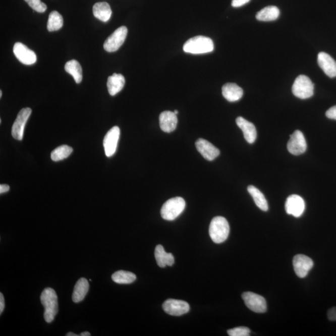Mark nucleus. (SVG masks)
<instances>
[{
	"instance_id": "c85d7f7f",
	"label": "nucleus",
	"mask_w": 336,
	"mask_h": 336,
	"mask_svg": "<svg viewBox=\"0 0 336 336\" xmlns=\"http://www.w3.org/2000/svg\"><path fill=\"white\" fill-rule=\"evenodd\" d=\"M73 149L71 146L62 145L54 149L50 154V157H51L52 161H60L68 158L73 153Z\"/></svg>"
},
{
	"instance_id": "ddd939ff",
	"label": "nucleus",
	"mask_w": 336,
	"mask_h": 336,
	"mask_svg": "<svg viewBox=\"0 0 336 336\" xmlns=\"http://www.w3.org/2000/svg\"><path fill=\"white\" fill-rule=\"evenodd\" d=\"M162 308L170 315L180 316L188 313L190 307L185 301L169 299L163 303Z\"/></svg>"
},
{
	"instance_id": "6e6552de",
	"label": "nucleus",
	"mask_w": 336,
	"mask_h": 336,
	"mask_svg": "<svg viewBox=\"0 0 336 336\" xmlns=\"http://www.w3.org/2000/svg\"><path fill=\"white\" fill-rule=\"evenodd\" d=\"M287 149L291 154L298 156L305 153L307 149V143L305 136L300 130H296L290 135L287 144Z\"/></svg>"
},
{
	"instance_id": "f03ea898",
	"label": "nucleus",
	"mask_w": 336,
	"mask_h": 336,
	"mask_svg": "<svg viewBox=\"0 0 336 336\" xmlns=\"http://www.w3.org/2000/svg\"><path fill=\"white\" fill-rule=\"evenodd\" d=\"M42 305L44 308V317L47 323H50L58 312V296L54 290L47 288L41 295Z\"/></svg>"
},
{
	"instance_id": "9b49d317",
	"label": "nucleus",
	"mask_w": 336,
	"mask_h": 336,
	"mask_svg": "<svg viewBox=\"0 0 336 336\" xmlns=\"http://www.w3.org/2000/svg\"><path fill=\"white\" fill-rule=\"evenodd\" d=\"M120 134H121V130H120L119 127L117 126L111 128L106 133L103 140V147L106 156L111 157L116 153Z\"/></svg>"
},
{
	"instance_id": "c9c22d12",
	"label": "nucleus",
	"mask_w": 336,
	"mask_h": 336,
	"mask_svg": "<svg viewBox=\"0 0 336 336\" xmlns=\"http://www.w3.org/2000/svg\"><path fill=\"white\" fill-rule=\"evenodd\" d=\"M10 186L7 185H0V194L7 193L10 191Z\"/></svg>"
},
{
	"instance_id": "e433bc0d",
	"label": "nucleus",
	"mask_w": 336,
	"mask_h": 336,
	"mask_svg": "<svg viewBox=\"0 0 336 336\" xmlns=\"http://www.w3.org/2000/svg\"><path fill=\"white\" fill-rule=\"evenodd\" d=\"M80 335H81V336H90V335H91V334H90V332L86 331V332H82L81 334H80Z\"/></svg>"
},
{
	"instance_id": "cd10ccee",
	"label": "nucleus",
	"mask_w": 336,
	"mask_h": 336,
	"mask_svg": "<svg viewBox=\"0 0 336 336\" xmlns=\"http://www.w3.org/2000/svg\"><path fill=\"white\" fill-rule=\"evenodd\" d=\"M63 22L62 15L56 11H53L50 13L49 19H48L47 30L50 32L60 30L63 26Z\"/></svg>"
},
{
	"instance_id": "2f4dec72",
	"label": "nucleus",
	"mask_w": 336,
	"mask_h": 336,
	"mask_svg": "<svg viewBox=\"0 0 336 336\" xmlns=\"http://www.w3.org/2000/svg\"><path fill=\"white\" fill-rule=\"evenodd\" d=\"M326 116L328 119L336 120V105L330 108L326 111Z\"/></svg>"
},
{
	"instance_id": "20e7f679",
	"label": "nucleus",
	"mask_w": 336,
	"mask_h": 336,
	"mask_svg": "<svg viewBox=\"0 0 336 336\" xmlns=\"http://www.w3.org/2000/svg\"><path fill=\"white\" fill-rule=\"evenodd\" d=\"M186 207L185 199L181 197H176L165 202L161 209V215L162 218L166 220L176 219Z\"/></svg>"
},
{
	"instance_id": "6ab92c4d",
	"label": "nucleus",
	"mask_w": 336,
	"mask_h": 336,
	"mask_svg": "<svg viewBox=\"0 0 336 336\" xmlns=\"http://www.w3.org/2000/svg\"><path fill=\"white\" fill-rule=\"evenodd\" d=\"M222 92L223 97L231 102H237L241 99L244 95V91L242 88L234 83H228L224 85Z\"/></svg>"
},
{
	"instance_id": "393cba45",
	"label": "nucleus",
	"mask_w": 336,
	"mask_h": 336,
	"mask_svg": "<svg viewBox=\"0 0 336 336\" xmlns=\"http://www.w3.org/2000/svg\"><path fill=\"white\" fill-rule=\"evenodd\" d=\"M279 16V10L276 7L269 6L264 8L256 15L257 20L260 21L276 20Z\"/></svg>"
},
{
	"instance_id": "1a4fd4ad",
	"label": "nucleus",
	"mask_w": 336,
	"mask_h": 336,
	"mask_svg": "<svg viewBox=\"0 0 336 336\" xmlns=\"http://www.w3.org/2000/svg\"><path fill=\"white\" fill-rule=\"evenodd\" d=\"M30 108L21 109L18 114L17 119L12 127V134L16 140H22L26 122L28 121L31 114Z\"/></svg>"
},
{
	"instance_id": "dca6fc26",
	"label": "nucleus",
	"mask_w": 336,
	"mask_h": 336,
	"mask_svg": "<svg viewBox=\"0 0 336 336\" xmlns=\"http://www.w3.org/2000/svg\"><path fill=\"white\" fill-rule=\"evenodd\" d=\"M317 63L324 73L330 78L336 77V61L331 56L324 52L317 55Z\"/></svg>"
},
{
	"instance_id": "f3484780",
	"label": "nucleus",
	"mask_w": 336,
	"mask_h": 336,
	"mask_svg": "<svg viewBox=\"0 0 336 336\" xmlns=\"http://www.w3.org/2000/svg\"><path fill=\"white\" fill-rule=\"evenodd\" d=\"M236 124L244 133L245 140L250 144L254 143L257 137V130L255 125L242 117H237Z\"/></svg>"
},
{
	"instance_id": "f704fd0d",
	"label": "nucleus",
	"mask_w": 336,
	"mask_h": 336,
	"mask_svg": "<svg viewBox=\"0 0 336 336\" xmlns=\"http://www.w3.org/2000/svg\"><path fill=\"white\" fill-rule=\"evenodd\" d=\"M5 306V298L2 293H0V313H2L4 311Z\"/></svg>"
},
{
	"instance_id": "58836bf2",
	"label": "nucleus",
	"mask_w": 336,
	"mask_h": 336,
	"mask_svg": "<svg viewBox=\"0 0 336 336\" xmlns=\"http://www.w3.org/2000/svg\"><path fill=\"white\" fill-rule=\"evenodd\" d=\"M174 113H175L176 115H178V111L177 110H176L174 111Z\"/></svg>"
},
{
	"instance_id": "a878e982",
	"label": "nucleus",
	"mask_w": 336,
	"mask_h": 336,
	"mask_svg": "<svg viewBox=\"0 0 336 336\" xmlns=\"http://www.w3.org/2000/svg\"><path fill=\"white\" fill-rule=\"evenodd\" d=\"M65 70L74 77L77 84H80L82 81V69L81 65L76 60L68 61L65 65Z\"/></svg>"
},
{
	"instance_id": "aec40b11",
	"label": "nucleus",
	"mask_w": 336,
	"mask_h": 336,
	"mask_svg": "<svg viewBox=\"0 0 336 336\" xmlns=\"http://www.w3.org/2000/svg\"><path fill=\"white\" fill-rule=\"evenodd\" d=\"M154 257L157 264L161 268H164L166 266H173L175 263V258L172 253L165 252L164 247L161 245L156 247Z\"/></svg>"
},
{
	"instance_id": "39448f33",
	"label": "nucleus",
	"mask_w": 336,
	"mask_h": 336,
	"mask_svg": "<svg viewBox=\"0 0 336 336\" xmlns=\"http://www.w3.org/2000/svg\"><path fill=\"white\" fill-rule=\"evenodd\" d=\"M292 92L296 97L307 99L314 95V84L308 76L300 75L295 79Z\"/></svg>"
},
{
	"instance_id": "f8f14e48",
	"label": "nucleus",
	"mask_w": 336,
	"mask_h": 336,
	"mask_svg": "<svg viewBox=\"0 0 336 336\" xmlns=\"http://www.w3.org/2000/svg\"><path fill=\"white\" fill-rule=\"evenodd\" d=\"M305 209V202L304 199L297 194H293L288 197L285 202V210L288 214L300 217Z\"/></svg>"
},
{
	"instance_id": "ea45409f",
	"label": "nucleus",
	"mask_w": 336,
	"mask_h": 336,
	"mask_svg": "<svg viewBox=\"0 0 336 336\" xmlns=\"http://www.w3.org/2000/svg\"><path fill=\"white\" fill-rule=\"evenodd\" d=\"M2 91L1 90V91H0V98H2Z\"/></svg>"
},
{
	"instance_id": "5701e85b",
	"label": "nucleus",
	"mask_w": 336,
	"mask_h": 336,
	"mask_svg": "<svg viewBox=\"0 0 336 336\" xmlns=\"http://www.w3.org/2000/svg\"><path fill=\"white\" fill-rule=\"evenodd\" d=\"M93 13L96 18L103 22H106L110 20L112 12L107 3L99 2L93 5Z\"/></svg>"
},
{
	"instance_id": "72a5a7b5",
	"label": "nucleus",
	"mask_w": 336,
	"mask_h": 336,
	"mask_svg": "<svg viewBox=\"0 0 336 336\" xmlns=\"http://www.w3.org/2000/svg\"><path fill=\"white\" fill-rule=\"evenodd\" d=\"M250 0H233L232 2V6L235 8H238L243 6L247 3H249Z\"/></svg>"
},
{
	"instance_id": "f257e3e1",
	"label": "nucleus",
	"mask_w": 336,
	"mask_h": 336,
	"mask_svg": "<svg viewBox=\"0 0 336 336\" xmlns=\"http://www.w3.org/2000/svg\"><path fill=\"white\" fill-rule=\"evenodd\" d=\"M214 49V42L209 37L197 36L189 39L184 44L183 50L193 54H205Z\"/></svg>"
},
{
	"instance_id": "9d476101",
	"label": "nucleus",
	"mask_w": 336,
	"mask_h": 336,
	"mask_svg": "<svg viewBox=\"0 0 336 336\" xmlns=\"http://www.w3.org/2000/svg\"><path fill=\"white\" fill-rule=\"evenodd\" d=\"M293 267L299 278H304L313 267L314 262L311 258L305 255H295L293 260Z\"/></svg>"
},
{
	"instance_id": "4c0bfd02",
	"label": "nucleus",
	"mask_w": 336,
	"mask_h": 336,
	"mask_svg": "<svg viewBox=\"0 0 336 336\" xmlns=\"http://www.w3.org/2000/svg\"><path fill=\"white\" fill-rule=\"evenodd\" d=\"M66 336H79V335L74 334L73 332H68V334H66Z\"/></svg>"
},
{
	"instance_id": "bb28decb",
	"label": "nucleus",
	"mask_w": 336,
	"mask_h": 336,
	"mask_svg": "<svg viewBox=\"0 0 336 336\" xmlns=\"http://www.w3.org/2000/svg\"><path fill=\"white\" fill-rule=\"evenodd\" d=\"M111 279L118 284H130L135 281L137 276L132 272L120 270L112 274Z\"/></svg>"
},
{
	"instance_id": "b1692460",
	"label": "nucleus",
	"mask_w": 336,
	"mask_h": 336,
	"mask_svg": "<svg viewBox=\"0 0 336 336\" xmlns=\"http://www.w3.org/2000/svg\"><path fill=\"white\" fill-rule=\"evenodd\" d=\"M247 190L252 197L257 206L263 211H267L268 210V202L259 189L255 186H249L248 187Z\"/></svg>"
},
{
	"instance_id": "2eb2a0df",
	"label": "nucleus",
	"mask_w": 336,
	"mask_h": 336,
	"mask_svg": "<svg viewBox=\"0 0 336 336\" xmlns=\"http://www.w3.org/2000/svg\"><path fill=\"white\" fill-rule=\"evenodd\" d=\"M197 150L208 161H212L220 154V151L209 141L199 138L196 142Z\"/></svg>"
},
{
	"instance_id": "a211bd4d",
	"label": "nucleus",
	"mask_w": 336,
	"mask_h": 336,
	"mask_svg": "<svg viewBox=\"0 0 336 336\" xmlns=\"http://www.w3.org/2000/svg\"><path fill=\"white\" fill-rule=\"evenodd\" d=\"M177 115L174 111H164L160 114L159 126L164 132H173L177 129Z\"/></svg>"
},
{
	"instance_id": "c756f323",
	"label": "nucleus",
	"mask_w": 336,
	"mask_h": 336,
	"mask_svg": "<svg viewBox=\"0 0 336 336\" xmlns=\"http://www.w3.org/2000/svg\"><path fill=\"white\" fill-rule=\"evenodd\" d=\"M29 6L38 13H44L47 9L46 5L41 0H25Z\"/></svg>"
},
{
	"instance_id": "423d86ee",
	"label": "nucleus",
	"mask_w": 336,
	"mask_h": 336,
	"mask_svg": "<svg viewBox=\"0 0 336 336\" xmlns=\"http://www.w3.org/2000/svg\"><path fill=\"white\" fill-rule=\"evenodd\" d=\"M127 34L128 29L125 26L116 29L104 42V49L108 52L117 51L124 43Z\"/></svg>"
},
{
	"instance_id": "4468645a",
	"label": "nucleus",
	"mask_w": 336,
	"mask_h": 336,
	"mask_svg": "<svg viewBox=\"0 0 336 336\" xmlns=\"http://www.w3.org/2000/svg\"><path fill=\"white\" fill-rule=\"evenodd\" d=\"M13 52L16 58L23 65H32L36 62L37 56L35 52L21 42L15 43L13 47Z\"/></svg>"
},
{
	"instance_id": "412c9836",
	"label": "nucleus",
	"mask_w": 336,
	"mask_h": 336,
	"mask_svg": "<svg viewBox=\"0 0 336 336\" xmlns=\"http://www.w3.org/2000/svg\"><path fill=\"white\" fill-rule=\"evenodd\" d=\"M125 83V77L120 74H114L108 78L107 85L109 93L114 96L121 92Z\"/></svg>"
},
{
	"instance_id": "7ed1b4c3",
	"label": "nucleus",
	"mask_w": 336,
	"mask_h": 336,
	"mask_svg": "<svg viewBox=\"0 0 336 336\" xmlns=\"http://www.w3.org/2000/svg\"><path fill=\"white\" fill-rule=\"evenodd\" d=\"M209 232L212 241L215 244H221L228 238L230 227L226 218L217 216L212 218Z\"/></svg>"
},
{
	"instance_id": "7c9ffc66",
	"label": "nucleus",
	"mask_w": 336,
	"mask_h": 336,
	"mask_svg": "<svg viewBox=\"0 0 336 336\" xmlns=\"http://www.w3.org/2000/svg\"><path fill=\"white\" fill-rule=\"evenodd\" d=\"M228 333L230 336H249L250 330L247 327H238L228 330Z\"/></svg>"
},
{
	"instance_id": "4be33fe9",
	"label": "nucleus",
	"mask_w": 336,
	"mask_h": 336,
	"mask_svg": "<svg viewBox=\"0 0 336 336\" xmlns=\"http://www.w3.org/2000/svg\"><path fill=\"white\" fill-rule=\"evenodd\" d=\"M89 290V284L87 279L84 278H80L75 285L73 300L74 303H79L84 299L87 294Z\"/></svg>"
},
{
	"instance_id": "473e14b6",
	"label": "nucleus",
	"mask_w": 336,
	"mask_h": 336,
	"mask_svg": "<svg viewBox=\"0 0 336 336\" xmlns=\"http://www.w3.org/2000/svg\"><path fill=\"white\" fill-rule=\"evenodd\" d=\"M328 319L331 321H336V307L330 308L327 312Z\"/></svg>"
},
{
	"instance_id": "0eeeda50",
	"label": "nucleus",
	"mask_w": 336,
	"mask_h": 336,
	"mask_svg": "<svg viewBox=\"0 0 336 336\" xmlns=\"http://www.w3.org/2000/svg\"><path fill=\"white\" fill-rule=\"evenodd\" d=\"M245 305L250 310L257 313H264L267 310L265 299L252 292H245L242 295Z\"/></svg>"
}]
</instances>
